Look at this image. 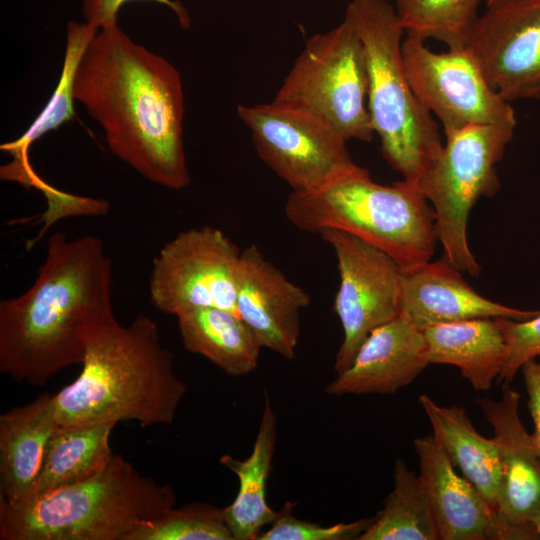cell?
<instances>
[{
  "label": "cell",
  "instance_id": "1",
  "mask_svg": "<svg viewBox=\"0 0 540 540\" xmlns=\"http://www.w3.org/2000/svg\"><path fill=\"white\" fill-rule=\"evenodd\" d=\"M74 99L102 128L110 151L145 179L172 190L189 185L181 75L118 23L90 41L75 73Z\"/></svg>",
  "mask_w": 540,
  "mask_h": 540
},
{
  "label": "cell",
  "instance_id": "2",
  "mask_svg": "<svg viewBox=\"0 0 540 540\" xmlns=\"http://www.w3.org/2000/svg\"><path fill=\"white\" fill-rule=\"evenodd\" d=\"M111 297L112 262L102 240L55 232L33 284L0 301V371L43 386L81 364L91 337L115 317Z\"/></svg>",
  "mask_w": 540,
  "mask_h": 540
},
{
  "label": "cell",
  "instance_id": "3",
  "mask_svg": "<svg viewBox=\"0 0 540 540\" xmlns=\"http://www.w3.org/2000/svg\"><path fill=\"white\" fill-rule=\"evenodd\" d=\"M81 365L78 377L54 394L59 426L170 425L187 391L157 324L143 314L125 326L115 317L105 323L89 340Z\"/></svg>",
  "mask_w": 540,
  "mask_h": 540
},
{
  "label": "cell",
  "instance_id": "4",
  "mask_svg": "<svg viewBox=\"0 0 540 540\" xmlns=\"http://www.w3.org/2000/svg\"><path fill=\"white\" fill-rule=\"evenodd\" d=\"M168 484L144 476L122 456L91 477L29 501L0 503L1 540H132L147 522L175 507Z\"/></svg>",
  "mask_w": 540,
  "mask_h": 540
},
{
  "label": "cell",
  "instance_id": "5",
  "mask_svg": "<svg viewBox=\"0 0 540 540\" xmlns=\"http://www.w3.org/2000/svg\"><path fill=\"white\" fill-rule=\"evenodd\" d=\"M297 229H335L354 235L392 257L402 271L431 261L438 241L435 212L412 182H374L359 166L310 191L294 192L284 206Z\"/></svg>",
  "mask_w": 540,
  "mask_h": 540
},
{
  "label": "cell",
  "instance_id": "6",
  "mask_svg": "<svg viewBox=\"0 0 540 540\" xmlns=\"http://www.w3.org/2000/svg\"><path fill=\"white\" fill-rule=\"evenodd\" d=\"M358 34L368 71L367 107L388 164L417 185L443 143L432 114L416 97L407 77L405 33L388 0H351L345 12Z\"/></svg>",
  "mask_w": 540,
  "mask_h": 540
},
{
  "label": "cell",
  "instance_id": "7",
  "mask_svg": "<svg viewBox=\"0 0 540 540\" xmlns=\"http://www.w3.org/2000/svg\"><path fill=\"white\" fill-rule=\"evenodd\" d=\"M514 129L510 124H478L445 130L446 144L417 181L435 212L443 258L474 278L481 266L468 243V217L481 197H492L500 188L496 165Z\"/></svg>",
  "mask_w": 540,
  "mask_h": 540
},
{
  "label": "cell",
  "instance_id": "8",
  "mask_svg": "<svg viewBox=\"0 0 540 540\" xmlns=\"http://www.w3.org/2000/svg\"><path fill=\"white\" fill-rule=\"evenodd\" d=\"M368 71L363 44L344 19L310 37L272 102L324 121L347 142H369Z\"/></svg>",
  "mask_w": 540,
  "mask_h": 540
},
{
  "label": "cell",
  "instance_id": "9",
  "mask_svg": "<svg viewBox=\"0 0 540 540\" xmlns=\"http://www.w3.org/2000/svg\"><path fill=\"white\" fill-rule=\"evenodd\" d=\"M258 157L294 192L317 189L359 167L324 121L274 102L238 105Z\"/></svg>",
  "mask_w": 540,
  "mask_h": 540
},
{
  "label": "cell",
  "instance_id": "10",
  "mask_svg": "<svg viewBox=\"0 0 540 540\" xmlns=\"http://www.w3.org/2000/svg\"><path fill=\"white\" fill-rule=\"evenodd\" d=\"M241 251L212 226L181 231L153 260L152 305L177 316L199 307L236 311V272Z\"/></svg>",
  "mask_w": 540,
  "mask_h": 540
},
{
  "label": "cell",
  "instance_id": "11",
  "mask_svg": "<svg viewBox=\"0 0 540 540\" xmlns=\"http://www.w3.org/2000/svg\"><path fill=\"white\" fill-rule=\"evenodd\" d=\"M333 249L339 272L334 311L343 328L334 370L340 373L376 328L399 317L402 269L387 253L346 232L320 233Z\"/></svg>",
  "mask_w": 540,
  "mask_h": 540
},
{
  "label": "cell",
  "instance_id": "12",
  "mask_svg": "<svg viewBox=\"0 0 540 540\" xmlns=\"http://www.w3.org/2000/svg\"><path fill=\"white\" fill-rule=\"evenodd\" d=\"M402 54L416 97L444 131L478 124L516 126L510 102L489 85L466 47L436 53L423 39L407 34Z\"/></svg>",
  "mask_w": 540,
  "mask_h": 540
},
{
  "label": "cell",
  "instance_id": "13",
  "mask_svg": "<svg viewBox=\"0 0 540 540\" xmlns=\"http://www.w3.org/2000/svg\"><path fill=\"white\" fill-rule=\"evenodd\" d=\"M465 47L506 101L540 99V0L487 6Z\"/></svg>",
  "mask_w": 540,
  "mask_h": 540
},
{
  "label": "cell",
  "instance_id": "14",
  "mask_svg": "<svg viewBox=\"0 0 540 540\" xmlns=\"http://www.w3.org/2000/svg\"><path fill=\"white\" fill-rule=\"evenodd\" d=\"M520 394L502 385L499 400L475 399L490 423L502 465L503 484L495 540L539 539L532 519L540 510V456L519 415Z\"/></svg>",
  "mask_w": 540,
  "mask_h": 540
},
{
  "label": "cell",
  "instance_id": "15",
  "mask_svg": "<svg viewBox=\"0 0 540 540\" xmlns=\"http://www.w3.org/2000/svg\"><path fill=\"white\" fill-rule=\"evenodd\" d=\"M310 295L265 258L256 245L241 251L236 272V311L263 348L285 359L295 357L300 312Z\"/></svg>",
  "mask_w": 540,
  "mask_h": 540
},
{
  "label": "cell",
  "instance_id": "16",
  "mask_svg": "<svg viewBox=\"0 0 540 540\" xmlns=\"http://www.w3.org/2000/svg\"><path fill=\"white\" fill-rule=\"evenodd\" d=\"M461 271L442 258L402 271L399 316L414 328L471 319H531L540 310H521L477 293Z\"/></svg>",
  "mask_w": 540,
  "mask_h": 540
},
{
  "label": "cell",
  "instance_id": "17",
  "mask_svg": "<svg viewBox=\"0 0 540 540\" xmlns=\"http://www.w3.org/2000/svg\"><path fill=\"white\" fill-rule=\"evenodd\" d=\"M429 364L423 332L401 318L373 330L351 365L325 388L330 395L393 394Z\"/></svg>",
  "mask_w": 540,
  "mask_h": 540
},
{
  "label": "cell",
  "instance_id": "18",
  "mask_svg": "<svg viewBox=\"0 0 540 540\" xmlns=\"http://www.w3.org/2000/svg\"><path fill=\"white\" fill-rule=\"evenodd\" d=\"M413 446L440 540H495L496 513L476 487L455 471L434 437L416 438Z\"/></svg>",
  "mask_w": 540,
  "mask_h": 540
},
{
  "label": "cell",
  "instance_id": "19",
  "mask_svg": "<svg viewBox=\"0 0 540 540\" xmlns=\"http://www.w3.org/2000/svg\"><path fill=\"white\" fill-rule=\"evenodd\" d=\"M58 426L49 393L0 416V503L18 506L30 499Z\"/></svg>",
  "mask_w": 540,
  "mask_h": 540
},
{
  "label": "cell",
  "instance_id": "20",
  "mask_svg": "<svg viewBox=\"0 0 540 540\" xmlns=\"http://www.w3.org/2000/svg\"><path fill=\"white\" fill-rule=\"evenodd\" d=\"M418 400L436 443L497 513L503 473L496 440L483 437L475 429L465 408L441 406L427 394L420 395Z\"/></svg>",
  "mask_w": 540,
  "mask_h": 540
},
{
  "label": "cell",
  "instance_id": "21",
  "mask_svg": "<svg viewBox=\"0 0 540 540\" xmlns=\"http://www.w3.org/2000/svg\"><path fill=\"white\" fill-rule=\"evenodd\" d=\"M277 442V416L269 393L264 392V407L250 455L239 460L223 455L219 462L233 472L239 489L231 504L223 508L226 524L234 540H255L270 525L277 512L266 499L267 482Z\"/></svg>",
  "mask_w": 540,
  "mask_h": 540
},
{
  "label": "cell",
  "instance_id": "22",
  "mask_svg": "<svg viewBox=\"0 0 540 540\" xmlns=\"http://www.w3.org/2000/svg\"><path fill=\"white\" fill-rule=\"evenodd\" d=\"M422 332L429 364L457 367L474 390H489L500 375L507 346L498 318L438 324Z\"/></svg>",
  "mask_w": 540,
  "mask_h": 540
},
{
  "label": "cell",
  "instance_id": "23",
  "mask_svg": "<svg viewBox=\"0 0 540 540\" xmlns=\"http://www.w3.org/2000/svg\"><path fill=\"white\" fill-rule=\"evenodd\" d=\"M176 317L187 351L205 357L233 377L247 375L256 369L263 347L237 313L216 307H199Z\"/></svg>",
  "mask_w": 540,
  "mask_h": 540
},
{
  "label": "cell",
  "instance_id": "24",
  "mask_svg": "<svg viewBox=\"0 0 540 540\" xmlns=\"http://www.w3.org/2000/svg\"><path fill=\"white\" fill-rule=\"evenodd\" d=\"M98 30L87 21L71 20L67 23L63 66L55 90L25 133L20 138L1 145V150L13 156V161L1 168L4 179L21 182L31 177L35 173L28 160L31 144L75 116V73L82 55Z\"/></svg>",
  "mask_w": 540,
  "mask_h": 540
},
{
  "label": "cell",
  "instance_id": "25",
  "mask_svg": "<svg viewBox=\"0 0 540 540\" xmlns=\"http://www.w3.org/2000/svg\"><path fill=\"white\" fill-rule=\"evenodd\" d=\"M115 425L108 422L58 426L47 446L30 499L85 480L104 468L114 455L110 435Z\"/></svg>",
  "mask_w": 540,
  "mask_h": 540
},
{
  "label": "cell",
  "instance_id": "26",
  "mask_svg": "<svg viewBox=\"0 0 540 540\" xmlns=\"http://www.w3.org/2000/svg\"><path fill=\"white\" fill-rule=\"evenodd\" d=\"M394 488L359 540H440L435 517L419 474L398 459Z\"/></svg>",
  "mask_w": 540,
  "mask_h": 540
},
{
  "label": "cell",
  "instance_id": "27",
  "mask_svg": "<svg viewBox=\"0 0 540 540\" xmlns=\"http://www.w3.org/2000/svg\"><path fill=\"white\" fill-rule=\"evenodd\" d=\"M404 31L423 40L435 39L448 48L466 46L485 0H395Z\"/></svg>",
  "mask_w": 540,
  "mask_h": 540
},
{
  "label": "cell",
  "instance_id": "28",
  "mask_svg": "<svg viewBox=\"0 0 540 540\" xmlns=\"http://www.w3.org/2000/svg\"><path fill=\"white\" fill-rule=\"evenodd\" d=\"M132 540H234L223 508L208 503L173 507L144 524Z\"/></svg>",
  "mask_w": 540,
  "mask_h": 540
},
{
  "label": "cell",
  "instance_id": "29",
  "mask_svg": "<svg viewBox=\"0 0 540 540\" xmlns=\"http://www.w3.org/2000/svg\"><path fill=\"white\" fill-rule=\"evenodd\" d=\"M296 504L286 502L277 512L270 528L261 532L258 540H359V537L373 522L366 517L352 522H342L330 526L297 518L293 510Z\"/></svg>",
  "mask_w": 540,
  "mask_h": 540
},
{
  "label": "cell",
  "instance_id": "30",
  "mask_svg": "<svg viewBox=\"0 0 540 540\" xmlns=\"http://www.w3.org/2000/svg\"><path fill=\"white\" fill-rule=\"evenodd\" d=\"M507 354L497 382H511L522 365L540 356V313L523 321L498 318Z\"/></svg>",
  "mask_w": 540,
  "mask_h": 540
},
{
  "label": "cell",
  "instance_id": "31",
  "mask_svg": "<svg viewBox=\"0 0 540 540\" xmlns=\"http://www.w3.org/2000/svg\"><path fill=\"white\" fill-rule=\"evenodd\" d=\"M85 21L98 29L118 23L121 7L131 0H80ZM169 8L177 17L182 28L190 26L191 18L187 9L178 0H150Z\"/></svg>",
  "mask_w": 540,
  "mask_h": 540
},
{
  "label": "cell",
  "instance_id": "32",
  "mask_svg": "<svg viewBox=\"0 0 540 540\" xmlns=\"http://www.w3.org/2000/svg\"><path fill=\"white\" fill-rule=\"evenodd\" d=\"M521 371L528 395V410L534 426L531 434L540 456V356L524 363Z\"/></svg>",
  "mask_w": 540,
  "mask_h": 540
},
{
  "label": "cell",
  "instance_id": "33",
  "mask_svg": "<svg viewBox=\"0 0 540 540\" xmlns=\"http://www.w3.org/2000/svg\"><path fill=\"white\" fill-rule=\"evenodd\" d=\"M532 525L535 528V531L540 539V510L536 513V515L532 519Z\"/></svg>",
  "mask_w": 540,
  "mask_h": 540
},
{
  "label": "cell",
  "instance_id": "34",
  "mask_svg": "<svg viewBox=\"0 0 540 540\" xmlns=\"http://www.w3.org/2000/svg\"><path fill=\"white\" fill-rule=\"evenodd\" d=\"M502 1H506V0H485V4H486L487 6H490V5H493V4L502 2Z\"/></svg>",
  "mask_w": 540,
  "mask_h": 540
}]
</instances>
